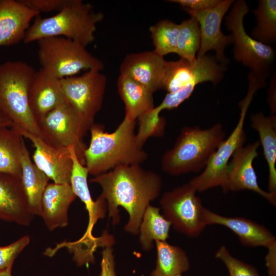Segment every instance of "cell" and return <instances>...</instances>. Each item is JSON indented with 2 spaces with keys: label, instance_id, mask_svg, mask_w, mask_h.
<instances>
[{
  "label": "cell",
  "instance_id": "obj_1",
  "mask_svg": "<svg viewBox=\"0 0 276 276\" xmlns=\"http://www.w3.org/2000/svg\"><path fill=\"white\" fill-rule=\"evenodd\" d=\"M99 185L101 195L105 199L108 218L113 224L120 222L119 206L129 215L124 229L133 235L139 234L144 212L150 202L160 194L163 181L156 172L142 168L140 164L118 166L90 179Z\"/></svg>",
  "mask_w": 276,
  "mask_h": 276
},
{
  "label": "cell",
  "instance_id": "obj_2",
  "mask_svg": "<svg viewBox=\"0 0 276 276\" xmlns=\"http://www.w3.org/2000/svg\"><path fill=\"white\" fill-rule=\"evenodd\" d=\"M136 121L125 117L112 132L94 123L90 126L89 146L84 152V164L89 174L96 176L121 165L142 164L148 154L138 145Z\"/></svg>",
  "mask_w": 276,
  "mask_h": 276
},
{
  "label": "cell",
  "instance_id": "obj_3",
  "mask_svg": "<svg viewBox=\"0 0 276 276\" xmlns=\"http://www.w3.org/2000/svg\"><path fill=\"white\" fill-rule=\"evenodd\" d=\"M225 135L219 123L205 129L182 128L173 147L162 157L163 170L173 176L199 172L205 168Z\"/></svg>",
  "mask_w": 276,
  "mask_h": 276
},
{
  "label": "cell",
  "instance_id": "obj_4",
  "mask_svg": "<svg viewBox=\"0 0 276 276\" xmlns=\"http://www.w3.org/2000/svg\"><path fill=\"white\" fill-rule=\"evenodd\" d=\"M104 18L101 12L81 0H70L54 16L42 18L39 14L27 31L24 42L29 43L50 37H64L86 47L95 39L97 25Z\"/></svg>",
  "mask_w": 276,
  "mask_h": 276
},
{
  "label": "cell",
  "instance_id": "obj_5",
  "mask_svg": "<svg viewBox=\"0 0 276 276\" xmlns=\"http://www.w3.org/2000/svg\"><path fill=\"white\" fill-rule=\"evenodd\" d=\"M35 72L21 61L0 64V110L12 122V127L40 137L28 102L29 87Z\"/></svg>",
  "mask_w": 276,
  "mask_h": 276
},
{
  "label": "cell",
  "instance_id": "obj_6",
  "mask_svg": "<svg viewBox=\"0 0 276 276\" xmlns=\"http://www.w3.org/2000/svg\"><path fill=\"white\" fill-rule=\"evenodd\" d=\"M248 78L247 95L239 103L241 111L238 123L229 136L219 145L203 172L189 181L197 192L223 186L229 159L246 141L244 124L248 108L256 92L266 85L265 79L254 72L249 73Z\"/></svg>",
  "mask_w": 276,
  "mask_h": 276
},
{
  "label": "cell",
  "instance_id": "obj_7",
  "mask_svg": "<svg viewBox=\"0 0 276 276\" xmlns=\"http://www.w3.org/2000/svg\"><path fill=\"white\" fill-rule=\"evenodd\" d=\"M38 60L43 69L58 79L76 75L83 70L101 71L103 63L86 47L64 37H50L37 41Z\"/></svg>",
  "mask_w": 276,
  "mask_h": 276
},
{
  "label": "cell",
  "instance_id": "obj_8",
  "mask_svg": "<svg viewBox=\"0 0 276 276\" xmlns=\"http://www.w3.org/2000/svg\"><path fill=\"white\" fill-rule=\"evenodd\" d=\"M249 11L245 1H236L226 17L225 25L231 31L235 59L265 79L273 65L275 51L269 45L256 40L245 31L243 19Z\"/></svg>",
  "mask_w": 276,
  "mask_h": 276
},
{
  "label": "cell",
  "instance_id": "obj_9",
  "mask_svg": "<svg viewBox=\"0 0 276 276\" xmlns=\"http://www.w3.org/2000/svg\"><path fill=\"white\" fill-rule=\"evenodd\" d=\"M36 122L43 140L57 148L74 147L79 160L85 166L84 152L86 147L83 138L92 124L83 119L65 101Z\"/></svg>",
  "mask_w": 276,
  "mask_h": 276
},
{
  "label": "cell",
  "instance_id": "obj_10",
  "mask_svg": "<svg viewBox=\"0 0 276 276\" xmlns=\"http://www.w3.org/2000/svg\"><path fill=\"white\" fill-rule=\"evenodd\" d=\"M196 191L189 182L165 192L160 204L164 216L174 229L190 237H196L206 226L204 208Z\"/></svg>",
  "mask_w": 276,
  "mask_h": 276
},
{
  "label": "cell",
  "instance_id": "obj_11",
  "mask_svg": "<svg viewBox=\"0 0 276 276\" xmlns=\"http://www.w3.org/2000/svg\"><path fill=\"white\" fill-rule=\"evenodd\" d=\"M100 71L92 69L80 76L59 79L65 102L91 124L102 108L107 85V77Z\"/></svg>",
  "mask_w": 276,
  "mask_h": 276
},
{
  "label": "cell",
  "instance_id": "obj_12",
  "mask_svg": "<svg viewBox=\"0 0 276 276\" xmlns=\"http://www.w3.org/2000/svg\"><path fill=\"white\" fill-rule=\"evenodd\" d=\"M225 67V65L218 62L215 56L209 55L196 57L192 61L180 58L168 61L163 89L173 93L204 82L217 84L223 77Z\"/></svg>",
  "mask_w": 276,
  "mask_h": 276
},
{
  "label": "cell",
  "instance_id": "obj_13",
  "mask_svg": "<svg viewBox=\"0 0 276 276\" xmlns=\"http://www.w3.org/2000/svg\"><path fill=\"white\" fill-rule=\"evenodd\" d=\"M259 141L237 149L231 157L226 170V178L222 189L224 193L248 190L261 195L273 205L276 203V192L262 189L252 165L259 155Z\"/></svg>",
  "mask_w": 276,
  "mask_h": 276
},
{
  "label": "cell",
  "instance_id": "obj_14",
  "mask_svg": "<svg viewBox=\"0 0 276 276\" xmlns=\"http://www.w3.org/2000/svg\"><path fill=\"white\" fill-rule=\"evenodd\" d=\"M234 3L233 0H220L215 6L209 9L188 13L198 22L200 31V44L196 57L206 55L208 51L213 50L215 56L220 63L225 65L228 60L224 56L226 46L232 43L231 35H225L221 31L223 18Z\"/></svg>",
  "mask_w": 276,
  "mask_h": 276
},
{
  "label": "cell",
  "instance_id": "obj_15",
  "mask_svg": "<svg viewBox=\"0 0 276 276\" xmlns=\"http://www.w3.org/2000/svg\"><path fill=\"white\" fill-rule=\"evenodd\" d=\"M168 61L154 51L127 55L120 67V74L138 82L153 93L163 88Z\"/></svg>",
  "mask_w": 276,
  "mask_h": 276
},
{
  "label": "cell",
  "instance_id": "obj_16",
  "mask_svg": "<svg viewBox=\"0 0 276 276\" xmlns=\"http://www.w3.org/2000/svg\"><path fill=\"white\" fill-rule=\"evenodd\" d=\"M24 137L33 144L34 164L53 182L70 185L73 162L69 151L66 148L53 146L36 135L20 131Z\"/></svg>",
  "mask_w": 276,
  "mask_h": 276
},
{
  "label": "cell",
  "instance_id": "obj_17",
  "mask_svg": "<svg viewBox=\"0 0 276 276\" xmlns=\"http://www.w3.org/2000/svg\"><path fill=\"white\" fill-rule=\"evenodd\" d=\"M205 221L206 225L218 224L231 229L239 238L241 243L247 246H264L268 249L276 248L274 235L265 226L240 217H226L205 209Z\"/></svg>",
  "mask_w": 276,
  "mask_h": 276
},
{
  "label": "cell",
  "instance_id": "obj_18",
  "mask_svg": "<svg viewBox=\"0 0 276 276\" xmlns=\"http://www.w3.org/2000/svg\"><path fill=\"white\" fill-rule=\"evenodd\" d=\"M31 212L20 178L0 173V219L27 226Z\"/></svg>",
  "mask_w": 276,
  "mask_h": 276
},
{
  "label": "cell",
  "instance_id": "obj_19",
  "mask_svg": "<svg viewBox=\"0 0 276 276\" xmlns=\"http://www.w3.org/2000/svg\"><path fill=\"white\" fill-rule=\"evenodd\" d=\"M73 162L70 185L74 194L84 203L89 220L86 231L81 241L94 239L91 234L95 224L103 218L107 210L105 199L100 195L96 201L91 198L87 183L88 171L79 160L74 147L68 148Z\"/></svg>",
  "mask_w": 276,
  "mask_h": 276
},
{
  "label": "cell",
  "instance_id": "obj_20",
  "mask_svg": "<svg viewBox=\"0 0 276 276\" xmlns=\"http://www.w3.org/2000/svg\"><path fill=\"white\" fill-rule=\"evenodd\" d=\"M39 14L20 0H0V47L24 40L31 20Z\"/></svg>",
  "mask_w": 276,
  "mask_h": 276
},
{
  "label": "cell",
  "instance_id": "obj_21",
  "mask_svg": "<svg viewBox=\"0 0 276 276\" xmlns=\"http://www.w3.org/2000/svg\"><path fill=\"white\" fill-rule=\"evenodd\" d=\"M64 101L59 80L41 68L36 71L28 90L29 105L36 121Z\"/></svg>",
  "mask_w": 276,
  "mask_h": 276
},
{
  "label": "cell",
  "instance_id": "obj_22",
  "mask_svg": "<svg viewBox=\"0 0 276 276\" xmlns=\"http://www.w3.org/2000/svg\"><path fill=\"white\" fill-rule=\"evenodd\" d=\"M76 198L71 185L48 183L42 195L40 216L49 230L68 225V210Z\"/></svg>",
  "mask_w": 276,
  "mask_h": 276
},
{
  "label": "cell",
  "instance_id": "obj_23",
  "mask_svg": "<svg viewBox=\"0 0 276 276\" xmlns=\"http://www.w3.org/2000/svg\"><path fill=\"white\" fill-rule=\"evenodd\" d=\"M117 85L125 105V117L128 119L136 121L154 107L153 93L138 82L120 74Z\"/></svg>",
  "mask_w": 276,
  "mask_h": 276
},
{
  "label": "cell",
  "instance_id": "obj_24",
  "mask_svg": "<svg viewBox=\"0 0 276 276\" xmlns=\"http://www.w3.org/2000/svg\"><path fill=\"white\" fill-rule=\"evenodd\" d=\"M21 166V180L29 209L33 215L40 216L42 195L50 179L32 160L25 142Z\"/></svg>",
  "mask_w": 276,
  "mask_h": 276
},
{
  "label": "cell",
  "instance_id": "obj_25",
  "mask_svg": "<svg viewBox=\"0 0 276 276\" xmlns=\"http://www.w3.org/2000/svg\"><path fill=\"white\" fill-rule=\"evenodd\" d=\"M251 127L259 135L269 169V192H276V116L259 112L251 116Z\"/></svg>",
  "mask_w": 276,
  "mask_h": 276
},
{
  "label": "cell",
  "instance_id": "obj_26",
  "mask_svg": "<svg viewBox=\"0 0 276 276\" xmlns=\"http://www.w3.org/2000/svg\"><path fill=\"white\" fill-rule=\"evenodd\" d=\"M23 137L20 132L13 127L0 130V173L21 179Z\"/></svg>",
  "mask_w": 276,
  "mask_h": 276
},
{
  "label": "cell",
  "instance_id": "obj_27",
  "mask_svg": "<svg viewBox=\"0 0 276 276\" xmlns=\"http://www.w3.org/2000/svg\"><path fill=\"white\" fill-rule=\"evenodd\" d=\"M155 242L157 259L151 276H176L189 270V260L183 249L166 241Z\"/></svg>",
  "mask_w": 276,
  "mask_h": 276
},
{
  "label": "cell",
  "instance_id": "obj_28",
  "mask_svg": "<svg viewBox=\"0 0 276 276\" xmlns=\"http://www.w3.org/2000/svg\"><path fill=\"white\" fill-rule=\"evenodd\" d=\"M160 208L150 204L146 208L140 226V242L143 250L153 247V241H166L171 223L160 213Z\"/></svg>",
  "mask_w": 276,
  "mask_h": 276
},
{
  "label": "cell",
  "instance_id": "obj_29",
  "mask_svg": "<svg viewBox=\"0 0 276 276\" xmlns=\"http://www.w3.org/2000/svg\"><path fill=\"white\" fill-rule=\"evenodd\" d=\"M257 24L251 36L267 45L276 40V1L260 0L258 8L252 11Z\"/></svg>",
  "mask_w": 276,
  "mask_h": 276
},
{
  "label": "cell",
  "instance_id": "obj_30",
  "mask_svg": "<svg viewBox=\"0 0 276 276\" xmlns=\"http://www.w3.org/2000/svg\"><path fill=\"white\" fill-rule=\"evenodd\" d=\"M154 46V51L164 57L175 53L179 32V25L168 19H163L149 28Z\"/></svg>",
  "mask_w": 276,
  "mask_h": 276
},
{
  "label": "cell",
  "instance_id": "obj_31",
  "mask_svg": "<svg viewBox=\"0 0 276 276\" xmlns=\"http://www.w3.org/2000/svg\"><path fill=\"white\" fill-rule=\"evenodd\" d=\"M200 44V31L197 20L193 17L179 24V32L175 53L180 58L195 59Z\"/></svg>",
  "mask_w": 276,
  "mask_h": 276
},
{
  "label": "cell",
  "instance_id": "obj_32",
  "mask_svg": "<svg viewBox=\"0 0 276 276\" xmlns=\"http://www.w3.org/2000/svg\"><path fill=\"white\" fill-rule=\"evenodd\" d=\"M139 129L136 139L139 146L143 148L146 141L150 137H162L165 132L166 121L164 117H155L148 112L138 118Z\"/></svg>",
  "mask_w": 276,
  "mask_h": 276
},
{
  "label": "cell",
  "instance_id": "obj_33",
  "mask_svg": "<svg viewBox=\"0 0 276 276\" xmlns=\"http://www.w3.org/2000/svg\"><path fill=\"white\" fill-rule=\"evenodd\" d=\"M215 257L224 263L229 276H260L253 266L234 257L224 246L217 251Z\"/></svg>",
  "mask_w": 276,
  "mask_h": 276
},
{
  "label": "cell",
  "instance_id": "obj_34",
  "mask_svg": "<svg viewBox=\"0 0 276 276\" xmlns=\"http://www.w3.org/2000/svg\"><path fill=\"white\" fill-rule=\"evenodd\" d=\"M30 241L29 236H25L8 245L0 246V272L12 268L15 260Z\"/></svg>",
  "mask_w": 276,
  "mask_h": 276
},
{
  "label": "cell",
  "instance_id": "obj_35",
  "mask_svg": "<svg viewBox=\"0 0 276 276\" xmlns=\"http://www.w3.org/2000/svg\"><path fill=\"white\" fill-rule=\"evenodd\" d=\"M195 87L190 85L178 91L168 93L160 104L151 109V112L154 115L159 116L163 110L177 108L191 96Z\"/></svg>",
  "mask_w": 276,
  "mask_h": 276
},
{
  "label": "cell",
  "instance_id": "obj_36",
  "mask_svg": "<svg viewBox=\"0 0 276 276\" xmlns=\"http://www.w3.org/2000/svg\"><path fill=\"white\" fill-rule=\"evenodd\" d=\"M70 0H20L30 8L40 13L53 11H60L68 4Z\"/></svg>",
  "mask_w": 276,
  "mask_h": 276
},
{
  "label": "cell",
  "instance_id": "obj_37",
  "mask_svg": "<svg viewBox=\"0 0 276 276\" xmlns=\"http://www.w3.org/2000/svg\"><path fill=\"white\" fill-rule=\"evenodd\" d=\"M220 0H172V3L179 4L185 11H199L212 8L216 5Z\"/></svg>",
  "mask_w": 276,
  "mask_h": 276
},
{
  "label": "cell",
  "instance_id": "obj_38",
  "mask_svg": "<svg viewBox=\"0 0 276 276\" xmlns=\"http://www.w3.org/2000/svg\"><path fill=\"white\" fill-rule=\"evenodd\" d=\"M100 276H116L114 257L111 246H107L102 252Z\"/></svg>",
  "mask_w": 276,
  "mask_h": 276
},
{
  "label": "cell",
  "instance_id": "obj_39",
  "mask_svg": "<svg viewBox=\"0 0 276 276\" xmlns=\"http://www.w3.org/2000/svg\"><path fill=\"white\" fill-rule=\"evenodd\" d=\"M275 81V76L273 75L271 78L270 87L268 90V94L267 98L268 104L272 114H275L276 112Z\"/></svg>",
  "mask_w": 276,
  "mask_h": 276
},
{
  "label": "cell",
  "instance_id": "obj_40",
  "mask_svg": "<svg viewBox=\"0 0 276 276\" xmlns=\"http://www.w3.org/2000/svg\"><path fill=\"white\" fill-rule=\"evenodd\" d=\"M275 253L276 248L268 249L266 257V265L269 276H276Z\"/></svg>",
  "mask_w": 276,
  "mask_h": 276
},
{
  "label": "cell",
  "instance_id": "obj_41",
  "mask_svg": "<svg viewBox=\"0 0 276 276\" xmlns=\"http://www.w3.org/2000/svg\"><path fill=\"white\" fill-rule=\"evenodd\" d=\"M12 126V122L0 110V130Z\"/></svg>",
  "mask_w": 276,
  "mask_h": 276
},
{
  "label": "cell",
  "instance_id": "obj_42",
  "mask_svg": "<svg viewBox=\"0 0 276 276\" xmlns=\"http://www.w3.org/2000/svg\"><path fill=\"white\" fill-rule=\"evenodd\" d=\"M12 268H9L0 272V276H12Z\"/></svg>",
  "mask_w": 276,
  "mask_h": 276
},
{
  "label": "cell",
  "instance_id": "obj_43",
  "mask_svg": "<svg viewBox=\"0 0 276 276\" xmlns=\"http://www.w3.org/2000/svg\"><path fill=\"white\" fill-rule=\"evenodd\" d=\"M176 276H182V274H178V275H177Z\"/></svg>",
  "mask_w": 276,
  "mask_h": 276
}]
</instances>
